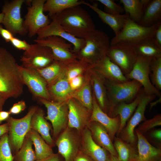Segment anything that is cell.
Wrapping results in <instances>:
<instances>
[{"mask_svg": "<svg viewBox=\"0 0 161 161\" xmlns=\"http://www.w3.org/2000/svg\"><path fill=\"white\" fill-rule=\"evenodd\" d=\"M151 59L138 56L132 69L126 76L129 80H134L143 87L144 93L148 95L161 96V92L152 83L150 79Z\"/></svg>", "mask_w": 161, "mask_h": 161, "instance_id": "5bb4252c", "label": "cell"}, {"mask_svg": "<svg viewBox=\"0 0 161 161\" xmlns=\"http://www.w3.org/2000/svg\"><path fill=\"white\" fill-rule=\"evenodd\" d=\"M156 97L155 95H145L143 89L139 103L134 114L117 137L127 143L136 144L137 140L134 132L135 128L141 122L146 120L145 113L147 106Z\"/></svg>", "mask_w": 161, "mask_h": 161, "instance_id": "7c38bea8", "label": "cell"}, {"mask_svg": "<svg viewBox=\"0 0 161 161\" xmlns=\"http://www.w3.org/2000/svg\"><path fill=\"white\" fill-rule=\"evenodd\" d=\"M43 110L38 107L32 117L31 129L37 132L45 141L52 147L55 145V142L50 134L51 126L45 118Z\"/></svg>", "mask_w": 161, "mask_h": 161, "instance_id": "484cf974", "label": "cell"}, {"mask_svg": "<svg viewBox=\"0 0 161 161\" xmlns=\"http://www.w3.org/2000/svg\"><path fill=\"white\" fill-rule=\"evenodd\" d=\"M137 151L129 161H160L161 160V148L152 145L147 138L137 129Z\"/></svg>", "mask_w": 161, "mask_h": 161, "instance_id": "d6986e66", "label": "cell"}, {"mask_svg": "<svg viewBox=\"0 0 161 161\" xmlns=\"http://www.w3.org/2000/svg\"><path fill=\"white\" fill-rule=\"evenodd\" d=\"M10 114L9 111L0 112V125L3 121L6 120L9 117Z\"/></svg>", "mask_w": 161, "mask_h": 161, "instance_id": "816d5d0a", "label": "cell"}, {"mask_svg": "<svg viewBox=\"0 0 161 161\" xmlns=\"http://www.w3.org/2000/svg\"><path fill=\"white\" fill-rule=\"evenodd\" d=\"M88 128L94 141L112 156L117 157V153L107 131L99 123L90 122Z\"/></svg>", "mask_w": 161, "mask_h": 161, "instance_id": "7402d4cb", "label": "cell"}, {"mask_svg": "<svg viewBox=\"0 0 161 161\" xmlns=\"http://www.w3.org/2000/svg\"><path fill=\"white\" fill-rule=\"evenodd\" d=\"M80 132L68 126L59 134L55 145L64 161H73L81 147Z\"/></svg>", "mask_w": 161, "mask_h": 161, "instance_id": "4fadbf2b", "label": "cell"}, {"mask_svg": "<svg viewBox=\"0 0 161 161\" xmlns=\"http://www.w3.org/2000/svg\"><path fill=\"white\" fill-rule=\"evenodd\" d=\"M83 67L81 65H75V66L70 67L67 72V79L70 82L72 79L77 77L82 72Z\"/></svg>", "mask_w": 161, "mask_h": 161, "instance_id": "7bdbcfd3", "label": "cell"}, {"mask_svg": "<svg viewBox=\"0 0 161 161\" xmlns=\"http://www.w3.org/2000/svg\"><path fill=\"white\" fill-rule=\"evenodd\" d=\"M73 161H93L88 155L80 149L75 157Z\"/></svg>", "mask_w": 161, "mask_h": 161, "instance_id": "c3c4849f", "label": "cell"}, {"mask_svg": "<svg viewBox=\"0 0 161 161\" xmlns=\"http://www.w3.org/2000/svg\"><path fill=\"white\" fill-rule=\"evenodd\" d=\"M48 84L47 88L51 99L52 97L56 101L55 102L63 101L73 91L69 81L65 78H57Z\"/></svg>", "mask_w": 161, "mask_h": 161, "instance_id": "83f0119b", "label": "cell"}, {"mask_svg": "<svg viewBox=\"0 0 161 161\" xmlns=\"http://www.w3.org/2000/svg\"><path fill=\"white\" fill-rule=\"evenodd\" d=\"M84 5L88 6L95 12L101 21L113 30L115 36L117 35L122 30L129 16L126 14L114 15L106 13L100 9L96 3L92 4L85 1Z\"/></svg>", "mask_w": 161, "mask_h": 161, "instance_id": "cb8c5ba5", "label": "cell"}, {"mask_svg": "<svg viewBox=\"0 0 161 161\" xmlns=\"http://www.w3.org/2000/svg\"><path fill=\"white\" fill-rule=\"evenodd\" d=\"M46 0H32L27 8L23 25L28 37L31 38L40 29L49 24L51 21L48 16L44 13V6Z\"/></svg>", "mask_w": 161, "mask_h": 161, "instance_id": "8fae6325", "label": "cell"}, {"mask_svg": "<svg viewBox=\"0 0 161 161\" xmlns=\"http://www.w3.org/2000/svg\"><path fill=\"white\" fill-rule=\"evenodd\" d=\"M3 14L1 12L0 13V24L3 21Z\"/></svg>", "mask_w": 161, "mask_h": 161, "instance_id": "6f0895ef", "label": "cell"}, {"mask_svg": "<svg viewBox=\"0 0 161 161\" xmlns=\"http://www.w3.org/2000/svg\"><path fill=\"white\" fill-rule=\"evenodd\" d=\"M47 110L45 117L51 123L53 128V139L56 140L60 133L67 126L68 109L67 103L55 102L39 98Z\"/></svg>", "mask_w": 161, "mask_h": 161, "instance_id": "30bf717a", "label": "cell"}, {"mask_svg": "<svg viewBox=\"0 0 161 161\" xmlns=\"http://www.w3.org/2000/svg\"><path fill=\"white\" fill-rule=\"evenodd\" d=\"M18 67L23 83L28 87L33 95L39 98L51 101L47 83L38 72L35 69L19 65Z\"/></svg>", "mask_w": 161, "mask_h": 161, "instance_id": "9a60e30c", "label": "cell"}, {"mask_svg": "<svg viewBox=\"0 0 161 161\" xmlns=\"http://www.w3.org/2000/svg\"><path fill=\"white\" fill-rule=\"evenodd\" d=\"M62 156L58 153L53 154L44 159L36 160L35 161H62Z\"/></svg>", "mask_w": 161, "mask_h": 161, "instance_id": "681fc988", "label": "cell"}, {"mask_svg": "<svg viewBox=\"0 0 161 161\" xmlns=\"http://www.w3.org/2000/svg\"><path fill=\"white\" fill-rule=\"evenodd\" d=\"M132 45L138 56L151 60L161 57V48L152 38Z\"/></svg>", "mask_w": 161, "mask_h": 161, "instance_id": "4dcf8cb0", "label": "cell"}, {"mask_svg": "<svg viewBox=\"0 0 161 161\" xmlns=\"http://www.w3.org/2000/svg\"><path fill=\"white\" fill-rule=\"evenodd\" d=\"M113 141L114 146L117 153L119 160L129 161L136 151V144L127 143L117 137H114Z\"/></svg>", "mask_w": 161, "mask_h": 161, "instance_id": "1f68e13d", "label": "cell"}, {"mask_svg": "<svg viewBox=\"0 0 161 161\" xmlns=\"http://www.w3.org/2000/svg\"><path fill=\"white\" fill-rule=\"evenodd\" d=\"M55 16L67 32L77 38H83L95 29L91 16L80 5L68 8Z\"/></svg>", "mask_w": 161, "mask_h": 161, "instance_id": "7a4b0ae2", "label": "cell"}, {"mask_svg": "<svg viewBox=\"0 0 161 161\" xmlns=\"http://www.w3.org/2000/svg\"><path fill=\"white\" fill-rule=\"evenodd\" d=\"M62 61L55 60L48 66L40 69H35L49 84L58 78L63 68Z\"/></svg>", "mask_w": 161, "mask_h": 161, "instance_id": "d590c367", "label": "cell"}, {"mask_svg": "<svg viewBox=\"0 0 161 161\" xmlns=\"http://www.w3.org/2000/svg\"><path fill=\"white\" fill-rule=\"evenodd\" d=\"M161 96L159 97L158 99L153 102H150L149 103L150 105V110H151L152 108L157 104L159 103H161Z\"/></svg>", "mask_w": 161, "mask_h": 161, "instance_id": "11a10c76", "label": "cell"}, {"mask_svg": "<svg viewBox=\"0 0 161 161\" xmlns=\"http://www.w3.org/2000/svg\"><path fill=\"white\" fill-rule=\"evenodd\" d=\"M161 19V0H150L144 8L143 15L139 24L145 27H151Z\"/></svg>", "mask_w": 161, "mask_h": 161, "instance_id": "4316f807", "label": "cell"}, {"mask_svg": "<svg viewBox=\"0 0 161 161\" xmlns=\"http://www.w3.org/2000/svg\"><path fill=\"white\" fill-rule=\"evenodd\" d=\"M96 69L111 81L123 82L129 80L119 67L106 55L94 65Z\"/></svg>", "mask_w": 161, "mask_h": 161, "instance_id": "603a6c76", "label": "cell"}, {"mask_svg": "<svg viewBox=\"0 0 161 161\" xmlns=\"http://www.w3.org/2000/svg\"><path fill=\"white\" fill-rule=\"evenodd\" d=\"M150 136L151 138L158 142L161 141V129H159L154 130L151 132Z\"/></svg>", "mask_w": 161, "mask_h": 161, "instance_id": "f907efd6", "label": "cell"}, {"mask_svg": "<svg viewBox=\"0 0 161 161\" xmlns=\"http://www.w3.org/2000/svg\"><path fill=\"white\" fill-rule=\"evenodd\" d=\"M107 56L119 67L126 77L132 69L138 57L132 44L126 41L111 46Z\"/></svg>", "mask_w": 161, "mask_h": 161, "instance_id": "52a82bcc", "label": "cell"}, {"mask_svg": "<svg viewBox=\"0 0 161 161\" xmlns=\"http://www.w3.org/2000/svg\"><path fill=\"white\" fill-rule=\"evenodd\" d=\"M161 125V114H157L150 119L145 120L140 124L137 129L143 134L151 129Z\"/></svg>", "mask_w": 161, "mask_h": 161, "instance_id": "ab89813d", "label": "cell"}, {"mask_svg": "<svg viewBox=\"0 0 161 161\" xmlns=\"http://www.w3.org/2000/svg\"><path fill=\"white\" fill-rule=\"evenodd\" d=\"M35 43L49 48L53 53L55 60L62 62L74 59L72 53V45L65 39L57 36H50L44 38L33 40Z\"/></svg>", "mask_w": 161, "mask_h": 161, "instance_id": "ac0fdd59", "label": "cell"}, {"mask_svg": "<svg viewBox=\"0 0 161 161\" xmlns=\"http://www.w3.org/2000/svg\"><path fill=\"white\" fill-rule=\"evenodd\" d=\"M124 11L136 23L140 21L143 13L144 7L140 0H120Z\"/></svg>", "mask_w": 161, "mask_h": 161, "instance_id": "d6a6232c", "label": "cell"}, {"mask_svg": "<svg viewBox=\"0 0 161 161\" xmlns=\"http://www.w3.org/2000/svg\"><path fill=\"white\" fill-rule=\"evenodd\" d=\"M75 95L76 99L84 106L92 112L93 99L89 86L88 85L84 86L76 93Z\"/></svg>", "mask_w": 161, "mask_h": 161, "instance_id": "f35d334b", "label": "cell"}, {"mask_svg": "<svg viewBox=\"0 0 161 161\" xmlns=\"http://www.w3.org/2000/svg\"><path fill=\"white\" fill-rule=\"evenodd\" d=\"M24 2V0L6 1L2 7L3 18L1 23L14 36L27 34L21 14L22 6Z\"/></svg>", "mask_w": 161, "mask_h": 161, "instance_id": "ba28073f", "label": "cell"}, {"mask_svg": "<svg viewBox=\"0 0 161 161\" xmlns=\"http://www.w3.org/2000/svg\"><path fill=\"white\" fill-rule=\"evenodd\" d=\"M26 135L31 139L35 146L36 160L45 159L54 154L52 147L35 131L31 129Z\"/></svg>", "mask_w": 161, "mask_h": 161, "instance_id": "f546056e", "label": "cell"}, {"mask_svg": "<svg viewBox=\"0 0 161 161\" xmlns=\"http://www.w3.org/2000/svg\"><path fill=\"white\" fill-rule=\"evenodd\" d=\"M7 99L5 95L0 92V112L2 111L3 106Z\"/></svg>", "mask_w": 161, "mask_h": 161, "instance_id": "db71d44e", "label": "cell"}, {"mask_svg": "<svg viewBox=\"0 0 161 161\" xmlns=\"http://www.w3.org/2000/svg\"><path fill=\"white\" fill-rule=\"evenodd\" d=\"M143 90L142 88L134 100L129 103L122 102L117 104L113 109L109 117H120V123L117 137L125 126L126 122L135 111L139 103Z\"/></svg>", "mask_w": 161, "mask_h": 161, "instance_id": "d4e9b609", "label": "cell"}, {"mask_svg": "<svg viewBox=\"0 0 161 161\" xmlns=\"http://www.w3.org/2000/svg\"><path fill=\"white\" fill-rule=\"evenodd\" d=\"M55 60L49 48L36 43L30 44L29 48L24 51L20 58L22 66L35 69L44 68Z\"/></svg>", "mask_w": 161, "mask_h": 161, "instance_id": "9c48e42d", "label": "cell"}, {"mask_svg": "<svg viewBox=\"0 0 161 161\" xmlns=\"http://www.w3.org/2000/svg\"><path fill=\"white\" fill-rule=\"evenodd\" d=\"M106 82L107 96L109 106L108 116L118 103L122 102L129 103L133 101L142 88L137 81L130 80L123 82L107 80Z\"/></svg>", "mask_w": 161, "mask_h": 161, "instance_id": "277c9868", "label": "cell"}, {"mask_svg": "<svg viewBox=\"0 0 161 161\" xmlns=\"http://www.w3.org/2000/svg\"><path fill=\"white\" fill-rule=\"evenodd\" d=\"M104 6V11L114 15L122 14L125 11L124 8L116 4L113 0H97Z\"/></svg>", "mask_w": 161, "mask_h": 161, "instance_id": "60d3db41", "label": "cell"}, {"mask_svg": "<svg viewBox=\"0 0 161 161\" xmlns=\"http://www.w3.org/2000/svg\"><path fill=\"white\" fill-rule=\"evenodd\" d=\"M26 107V106L25 102L22 100L14 103L10 109L9 112L10 114H18L24 111Z\"/></svg>", "mask_w": 161, "mask_h": 161, "instance_id": "ee69618b", "label": "cell"}, {"mask_svg": "<svg viewBox=\"0 0 161 161\" xmlns=\"http://www.w3.org/2000/svg\"><path fill=\"white\" fill-rule=\"evenodd\" d=\"M69 82L70 88L73 90L80 87L83 83V79L81 76H78L72 79Z\"/></svg>", "mask_w": 161, "mask_h": 161, "instance_id": "7dc6e473", "label": "cell"}, {"mask_svg": "<svg viewBox=\"0 0 161 161\" xmlns=\"http://www.w3.org/2000/svg\"><path fill=\"white\" fill-rule=\"evenodd\" d=\"M109 161H119L117 157L110 155Z\"/></svg>", "mask_w": 161, "mask_h": 161, "instance_id": "9f6ffc18", "label": "cell"}, {"mask_svg": "<svg viewBox=\"0 0 161 161\" xmlns=\"http://www.w3.org/2000/svg\"></svg>", "mask_w": 161, "mask_h": 161, "instance_id": "91938a15", "label": "cell"}, {"mask_svg": "<svg viewBox=\"0 0 161 161\" xmlns=\"http://www.w3.org/2000/svg\"><path fill=\"white\" fill-rule=\"evenodd\" d=\"M160 161H161V160H160Z\"/></svg>", "mask_w": 161, "mask_h": 161, "instance_id": "680465c9", "label": "cell"}, {"mask_svg": "<svg viewBox=\"0 0 161 161\" xmlns=\"http://www.w3.org/2000/svg\"><path fill=\"white\" fill-rule=\"evenodd\" d=\"M95 75L93 79V85L97 101L104 112H105L107 110L108 112V103L106 89L103 84L104 80L97 75Z\"/></svg>", "mask_w": 161, "mask_h": 161, "instance_id": "836d02e7", "label": "cell"}, {"mask_svg": "<svg viewBox=\"0 0 161 161\" xmlns=\"http://www.w3.org/2000/svg\"><path fill=\"white\" fill-rule=\"evenodd\" d=\"M51 18L52 21L44 27L37 32V39H41L50 36L61 37L71 43L73 47L74 52L78 53L85 46V42L83 38L74 37L67 32L63 28L55 16Z\"/></svg>", "mask_w": 161, "mask_h": 161, "instance_id": "2e32d148", "label": "cell"}, {"mask_svg": "<svg viewBox=\"0 0 161 161\" xmlns=\"http://www.w3.org/2000/svg\"><path fill=\"white\" fill-rule=\"evenodd\" d=\"M150 68L151 82L160 91L161 90V57L151 59Z\"/></svg>", "mask_w": 161, "mask_h": 161, "instance_id": "8d00e7d4", "label": "cell"}, {"mask_svg": "<svg viewBox=\"0 0 161 161\" xmlns=\"http://www.w3.org/2000/svg\"><path fill=\"white\" fill-rule=\"evenodd\" d=\"M8 132V127L7 123L0 125V138L5 133Z\"/></svg>", "mask_w": 161, "mask_h": 161, "instance_id": "f5cc1de1", "label": "cell"}, {"mask_svg": "<svg viewBox=\"0 0 161 161\" xmlns=\"http://www.w3.org/2000/svg\"><path fill=\"white\" fill-rule=\"evenodd\" d=\"M83 39L85 46L77 53L82 59L88 60L94 65L107 55L111 45L109 36L106 33L95 29Z\"/></svg>", "mask_w": 161, "mask_h": 161, "instance_id": "3957f363", "label": "cell"}, {"mask_svg": "<svg viewBox=\"0 0 161 161\" xmlns=\"http://www.w3.org/2000/svg\"><path fill=\"white\" fill-rule=\"evenodd\" d=\"M67 126L80 132L88 128L92 111L82 105L76 99L69 100Z\"/></svg>", "mask_w": 161, "mask_h": 161, "instance_id": "e0dca14e", "label": "cell"}, {"mask_svg": "<svg viewBox=\"0 0 161 161\" xmlns=\"http://www.w3.org/2000/svg\"><path fill=\"white\" fill-rule=\"evenodd\" d=\"M0 161H14L8 133L3 135L0 138Z\"/></svg>", "mask_w": 161, "mask_h": 161, "instance_id": "74e56055", "label": "cell"}, {"mask_svg": "<svg viewBox=\"0 0 161 161\" xmlns=\"http://www.w3.org/2000/svg\"><path fill=\"white\" fill-rule=\"evenodd\" d=\"M80 132V150L93 161H109L110 154L94 141L89 128H86Z\"/></svg>", "mask_w": 161, "mask_h": 161, "instance_id": "44dd1931", "label": "cell"}, {"mask_svg": "<svg viewBox=\"0 0 161 161\" xmlns=\"http://www.w3.org/2000/svg\"><path fill=\"white\" fill-rule=\"evenodd\" d=\"M18 64L13 55L5 48L0 47V92L7 98H16L23 92L24 84Z\"/></svg>", "mask_w": 161, "mask_h": 161, "instance_id": "6da1fadb", "label": "cell"}, {"mask_svg": "<svg viewBox=\"0 0 161 161\" xmlns=\"http://www.w3.org/2000/svg\"><path fill=\"white\" fill-rule=\"evenodd\" d=\"M158 22L151 27H145L134 21L129 16L122 30L110 41V45L121 41L135 44L152 38Z\"/></svg>", "mask_w": 161, "mask_h": 161, "instance_id": "5b68a950", "label": "cell"}, {"mask_svg": "<svg viewBox=\"0 0 161 161\" xmlns=\"http://www.w3.org/2000/svg\"><path fill=\"white\" fill-rule=\"evenodd\" d=\"M0 35L4 40L6 42H10L14 37L12 34L9 30L4 28L0 24Z\"/></svg>", "mask_w": 161, "mask_h": 161, "instance_id": "bcb514c9", "label": "cell"}, {"mask_svg": "<svg viewBox=\"0 0 161 161\" xmlns=\"http://www.w3.org/2000/svg\"><path fill=\"white\" fill-rule=\"evenodd\" d=\"M85 2L79 0H46L44 10L48 13V16L50 18L68 8L84 4Z\"/></svg>", "mask_w": 161, "mask_h": 161, "instance_id": "f1b7e54d", "label": "cell"}, {"mask_svg": "<svg viewBox=\"0 0 161 161\" xmlns=\"http://www.w3.org/2000/svg\"><path fill=\"white\" fill-rule=\"evenodd\" d=\"M152 39L157 45L161 48V20L157 23Z\"/></svg>", "mask_w": 161, "mask_h": 161, "instance_id": "f6af8a7d", "label": "cell"}, {"mask_svg": "<svg viewBox=\"0 0 161 161\" xmlns=\"http://www.w3.org/2000/svg\"><path fill=\"white\" fill-rule=\"evenodd\" d=\"M12 45L16 49L25 51L30 47V44L25 40H21L14 37L10 42Z\"/></svg>", "mask_w": 161, "mask_h": 161, "instance_id": "b9f144b4", "label": "cell"}, {"mask_svg": "<svg viewBox=\"0 0 161 161\" xmlns=\"http://www.w3.org/2000/svg\"><path fill=\"white\" fill-rule=\"evenodd\" d=\"M31 139L26 135L19 150L13 155L14 161H35L36 159Z\"/></svg>", "mask_w": 161, "mask_h": 161, "instance_id": "e575fe53", "label": "cell"}, {"mask_svg": "<svg viewBox=\"0 0 161 161\" xmlns=\"http://www.w3.org/2000/svg\"><path fill=\"white\" fill-rule=\"evenodd\" d=\"M38 108L37 106H33L24 117L16 119L10 116L6 120L8 127L9 141L14 155L20 148L26 136L31 129V119Z\"/></svg>", "mask_w": 161, "mask_h": 161, "instance_id": "8992f818", "label": "cell"}, {"mask_svg": "<svg viewBox=\"0 0 161 161\" xmlns=\"http://www.w3.org/2000/svg\"><path fill=\"white\" fill-rule=\"evenodd\" d=\"M92 104L90 121L97 122L101 124L106 130L113 142L120 127L119 116L114 117H109L103 111L95 98L93 99Z\"/></svg>", "mask_w": 161, "mask_h": 161, "instance_id": "ffe728a7", "label": "cell"}]
</instances>
